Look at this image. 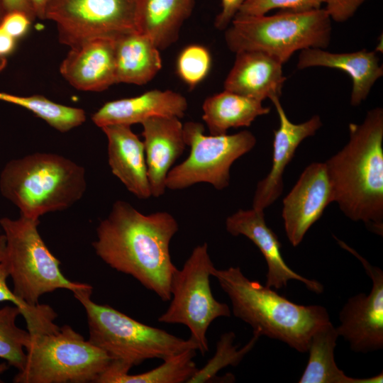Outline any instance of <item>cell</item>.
<instances>
[{
    "instance_id": "35",
    "label": "cell",
    "mask_w": 383,
    "mask_h": 383,
    "mask_svg": "<svg viewBox=\"0 0 383 383\" xmlns=\"http://www.w3.org/2000/svg\"><path fill=\"white\" fill-rule=\"evenodd\" d=\"M222 9L217 15L214 25L219 30L226 29L234 18L238 8L245 0H221Z\"/></svg>"
},
{
    "instance_id": "24",
    "label": "cell",
    "mask_w": 383,
    "mask_h": 383,
    "mask_svg": "<svg viewBox=\"0 0 383 383\" xmlns=\"http://www.w3.org/2000/svg\"><path fill=\"white\" fill-rule=\"evenodd\" d=\"M338 337L331 321L312 334L307 351L309 360L299 383H382V372L368 378H354L337 366L334 350Z\"/></svg>"
},
{
    "instance_id": "11",
    "label": "cell",
    "mask_w": 383,
    "mask_h": 383,
    "mask_svg": "<svg viewBox=\"0 0 383 383\" xmlns=\"http://www.w3.org/2000/svg\"><path fill=\"white\" fill-rule=\"evenodd\" d=\"M139 0H50L45 19L55 23L61 43L70 48L96 39L138 32Z\"/></svg>"
},
{
    "instance_id": "1",
    "label": "cell",
    "mask_w": 383,
    "mask_h": 383,
    "mask_svg": "<svg viewBox=\"0 0 383 383\" xmlns=\"http://www.w3.org/2000/svg\"><path fill=\"white\" fill-rule=\"evenodd\" d=\"M179 230L168 212L143 214L118 200L96 228L92 245L96 255L112 269L138 280L162 301L171 299L173 264L170 245Z\"/></svg>"
},
{
    "instance_id": "31",
    "label": "cell",
    "mask_w": 383,
    "mask_h": 383,
    "mask_svg": "<svg viewBox=\"0 0 383 383\" xmlns=\"http://www.w3.org/2000/svg\"><path fill=\"white\" fill-rule=\"evenodd\" d=\"M211 64L208 50L199 45H192L179 55L177 69L181 79L190 87H194L206 77Z\"/></svg>"
},
{
    "instance_id": "36",
    "label": "cell",
    "mask_w": 383,
    "mask_h": 383,
    "mask_svg": "<svg viewBox=\"0 0 383 383\" xmlns=\"http://www.w3.org/2000/svg\"><path fill=\"white\" fill-rule=\"evenodd\" d=\"M16 39L9 35L0 26V57L6 58L14 50Z\"/></svg>"
},
{
    "instance_id": "16",
    "label": "cell",
    "mask_w": 383,
    "mask_h": 383,
    "mask_svg": "<svg viewBox=\"0 0 383 383\" xmlns=\"http://www.w3.org/2000/svg\"><path fill=\"white\" fill-rule=\"evenodd\" d=\"M141 124L151 196L158 198L165 192L172 166L184 151L183 124L169 116L152 117Z\"/></svg>"
},
{
    "instance_id": "9",
    "label": "cell",
    "mask_w": 383,
    "mask_h": 383,
    "mask_svg": "<svg viewBox=\"0 0 383 383\" xmlns=\"http://www.w3.org/2000/svg\"><path fill=\"white\" fill-rule=\"evenodd\" d=\"M214 267L207 243L195 247L182 267L173 273L170 304L157 318L160 323L187 326L189 338L202 355L209 350L206 333L211 323L231 315L228 306L217 301L211 292L210 277Z\"/></svg>"
},
{
    "instance_id": "26",
    "label": "cell",
    "mask_w": 383,
    "mask_h": 383,
    "mask_svg": "<svg viewBox=\"0 0 383 383\" xmlns=\"http://www.w3.org/2000/svg\"><path fill=\"white\" fill-rule=\"evenodd\" d=\"M196 350L190 349L163 360L158 367L137 374L131 367L113 360L96 383H187L197 367L194 361Z\"/></svg>"
},
{
    "instance_id": "27",
    "label": "cell",
    "mask_w": 383,
    "mask_h": 383,
    "mask_svg": "<svg viewBox=\"0 0 383 383\" xmlns=\"http://www.w3.org/2000/svg\"><path fill=\"white\" fill-rule=\"evenodd\" d=\"M0 100L29 110L62 133L82 125L86 120L83 109L60 104L40 95L22 96L0 92Z\"/></svg>"
},
{
    "instance_id": "13",
    "label": "cell",
    "mask_w": 383,
    "mask_h": 383,
    "mask_svg": "<svg viewBox=\"0 0 383 383\" xmlns=\"http://www.w3.org/2000/svg\"><path fill=\"white\" fill-rule=\"evenodd\" d=\"M333 202L325 162H312L283 199L282 216L290 243L298 246L309 229Z\"/></svg>"
},
{
    "instance_id": "21",
    "label": "cell",
    "mask_w": 383,
    "mask_h": 383,
    "mask_svg": "<svg viewBox=\"0 0 383 383\" xmlns=\"http://www.w3.org/2000/svg\"><path fill=\"white\" fill-rule=\"evenodd\" d=\"M108 140L111 170L137 198L151 197L143 142L129 126L110 125L101 128Z\"/></svg>"
},
{
    "instance_id": "7",
    "label": "cell",
    "mask_w": 383,
    "mask_h": 383,
    "mask_svg": "<svg viewBox=\"0 0 383 383\" xmlns=\"http://www.w3.org/2000/svg\"><path fill=\"white\" fill-rule=\"evenodd\" d=\"M26 353L15 383H96L113 360L68 325L30 335Z\"/></svg>"
},
{
    "instance_id": "15",
    "label": "cell",
    "mask_w": 383,
    "mask_h": 383,
    "mask_svg": "<svg viewBox=\"0 0 383 383\" xmlns=\"http://www.w3.org/2000/svg\"><path fill=\"white\" fill-rule=\"evenodd\" d=\"M270 100L277 112L279 125L274 131L271 170L257 183L253 196L252 208L261 211H264L281 196L286 167L294 157L301 143L313 135L322 126L318 115H314L303 123H294L287 116L279 97H273Z\"/></svg>"
},
{
    "instance_id": "17",
    "label": "cell",
    "mask_w": 383,
    "mask_h": 383,
    "mask_svg": "<svg viewBox=\"0 0 383 383\" xmlns=\"http://www.w3.org/2000/svg\"><path fill=\"white\" fill-rule=\"evenodd\" d=\"M115 41L96 39L70 48L60 65L61 74L82 91H101L116 83Z\"/></svg>"
},
{
    "instance_id": "6",
    "label": "cell",
    "mask_w": 383,
    "mask_h": 383,
    "mask_svg": "<svg viewBox=\"0 0 383 383\" xmlns=\"http://www.w3.org/2000/svg\"><path fill=\"white\" fill-rule=\"evenodd\" d=\"M331 29L325 9L287 11L272 16L234 17L226 28L225 40L235 53L259 51L284 65L298 50L326 48Z\"/></svg>"
},
{
    "instance_id": "14",
    "label": "cell",
    "mask_w": 383,
    "mask_h": 383,
    "mask_svg": "<svg viewBox=\"0 0 383 383\" xmlns=\"http://www.w3.org/2000/svg\"><path fill=\"white\" fill-rule=\"evenodd\" d=\"M226 229L233 236H245L258 248L267 266L265 282L267 287L279 289L286 287L289 280H297L314 293L323 292L321 282L299 274L286 264L280 251L281 243L267 225L264 211L253 208L239 209L226 218Z\"/></svg>"
},
{
    "instance_id": "38",
    "label": "cell",
    "mask_w": 383,
    "mask_h": 383,
    "mask_svg": "<svg viewBox=\"0 0 383 383\" xmlns=\"http://www.w3.org/2000/svg\"><path fill=\"white\" fill-rule=\"evenodd\" d=\"M32 7L35 16L40 19H45V11L50 0H27Z\"/></svg>"
},
{
    "instance_id": "32",
    "label": "cell",
    "mask_w": 383,
    "mask_h": 383,
    "mask_svg": "<svg viewBox=\"0 0 383 383\" xmlns=\"http://www.w3.org/2000/svg\"><path fill=\"white\" fill-rule=\"evenodd\" d=\"M326 0H245L234 17L265 15L276 9L306 11L321 8Z\"/></svg>"
},
{
    "instance_id": "28",
    "label": "cell",
    "mask_w": 383,
    "mask_h": 383,
    "mask_svg": "<svg viewBox=\"0 0 383 383\" xmlns=\"http://www.w3.org/2000/svg\"><path fill=\"white\" fill-rule=\"evenodd\" d=\"M5 238L0 235V302L9 301L19 308L26 321L27 330L30 335H38L55 331L59 326L55 320L57 313L47 304L30 306L18 299L6 283L9 272L5 257Z\"/></svg>"
},
{
    "instance_id": "25",
    "label": "cell",
    "mask_w": 383,
    "mask_h": 383,
    "mask_svg": "<svg viewBox=\"0 0 383 383\" xmlns=\"http://www.w3.org/2000/svg\"><path fill=\"white\" fill-rule=\"evenodd\" d=\"M202 109V119L213 135L226 134L231 128L248 127L270 111L262 101L226 90L208 97Z\"/></svg>"
},
{
    "instance_id": "2",
    "label": "cell",
    "mask_w": 383,
    "mask_h": 383,
    "mask_svg": "<svg viewBox=\"0 0 383 383\" xmlns=\"http://www.w3.org/2000/svg\"><path fill=\"white\" fill-rule=\"evenodd\" d=\"M349 140L326 162L333 201L353 221L383 235V109L349 124Z\"/></svg>"
},
{
    "instance_id": "39",
    "label": "cell",
    "mask_w": 383,
    "mask_h": 383,
    "mask_svg": "<svg viewBox=\"0 0 383 383\" xmlns=\"http://www.w3.org/2000/svg\"><path fill=\"white\" fill-rule=\"evenodd\" d=\"M8 12V9L3 0H0V24L6 13ZM7 63L6 58L0 57V73L6 67Z\"/></svg>"
},
{
    "instance_id": "5",
    "label": "cell",
    "mask_w": 383,
    "mask_h": 383,
    "mask_svg": "<svg viewBox=\"0 0 383 383\" xmlns=\"http://www.w3.org/2000/svg\"><path fill=\"white\" fill-rule=\"evenodd\" d=\"M92 287L73 292L84 307L89 340L113 360L131 367L150 359L165 360L197 345L158 328L139 322L109 305L91 299Z\"/></svg>"
},
{
    "instance_id": "30",
    "label": "cell",
    "mask_w": 383,
    "mask_h": 383,
    "mask_svg": "<svg viewBox=\"0 0 383 383\" xmlns=\"http://www.w3.org/2000/svg\"><path fill=\"white\" fill-rule=\"evenodd\" d=\"M260 335L253 333L251 339L242 348L234 344L235 335L233 332H226L221 335L216 343L213 356L201 369H197L187 383L210 382L216 377L217 373L227 366H236L244 357L252 350Z\"/></svg>"
},
{
    "instance_id": "23",
    "label": "cell",
    "mask_w": 383,
    "mask_h": 383,
    "mask_svg": "<svg viewBox=\"0 0 383 383\" xmlns=\"http://www.w3.org/2000/svg\"><path fill=\"white\" fill-rule=\"evenodd\" d=\"M115 58L116 83L147 84L162 67L159 50L139 32L116 40Z\"/></svg>"
},
{
    "instance_id": "29",
    "label": "cell",
    "mask_w": 383,
    "mask_h": 383,
    "mask_svg": "<svg viewBox=\"0 0 383 383\" xmlns=\"http://www.w3.org/2000/svg\"><path fill=\"white\" fill-rule=\"evenodd\" d=\"M21 312L18 307L6 306L0 309V358L14 367L18 371L23 370L26 358V348L30 334L16 325Z\"/></svg>"
},
{
    "instance_id": "34",
    "label": "cell",
    "mask_w": 383,
    "mask_h": 383,
    "mask_svg": "<svg viewBox=\"0 0 383 383\" xmlns=\"http://www.w3.org/2000/svg\"><path fill=\"white\" fill-rule=\"evenodd\" d=\"M33 20L28 15L21 11H8L0 26L15 39L21 38L28 31Z\"/></svg>"
},
{
    "instance_id": "12",
    "label": "cell",
    "mask_w": 383,
    "mask_h": 383,
    "mask_svg": "<svg viewBox=\"0 0 383 383\" xmlns=\"http://www.w3.org/2000/svg\"><path fill=\"white\" fill-rule=\"evenodd\" d=\"M338 244L362 264L372 286L370 294L360 293L348 299L339 313V336L355 353H367L383 348V272L343 241Z\"/></svg>"
},
{
    "instance_id": "22",
    "label": "cell",
    "mask_w": 383,
    "mask_h": 383,
    "mask_svg": "<svg viewBox=\"0 0 383 383\" xmlns=\"http://www.w3.org/2000/svg\"><path fill=\"white\" fill-rule=\"evenodd\" d=\"M194 6V0H139L138 31L148 37L159 50L166 49L178 39Z\"/></svg>"
},
{
    "instance_id": "33",
    "label": "cell",
    "mask_w": 383,
    "mask_h": 383,
    "mask_svg": "<svg viewBox=\"0 0 383 383\" xmlns=\"http://www.w3.org/2000/svg\"><path fill=\"white\" fill-rule=\"evenodd\" d=\"M367 0H326L324 8L331 20L342 23L350 18Z\"/></svg>"
},
{
    "instance_id": "10",
    "label": "cell",
    "mask_w": 383,
    "mask_h": 383,
    "mask_svg": "<svg viewBox=\"0 0 383 383\" xmlns=\"http://www.w3.org/2000/svg\"><path fill=\"white\" fill-rule=\"evenodd\" d=\"M184 142L190 148L188 157L172 168L166 179V187L180 190L205 182L218 190L229 185L233 163L249 152L257 140L252 133L242 131L235 134L206 135L199 122L183 125Z\"/></svg>"
},
{
    "instance_id": "3",
    "label": "cell",
    "mask_w": 383,
    "mask_h": 383,
    "mask_svg": "<svg viewBox=\"0 0 383 383\" xmlns=\"http://www.w3.org/2000/svg\"><path fill=\"white\" fill-rule=\"evenodd\" d=\"M211 276L228 296L236 318L250 325L253 333L282 341L299 353H306L312 334L330 321L325 307L295 304L250 280L239 267H214Z\"/></svg>"
},
{
    "instance_id": "18",
    "label": "cell",
    "mask_w": 383,
    "mask_h": 383,
    "mask_svg": "<svg viewBox=\"0 0 383 383\" xmlns=\"http://www.w3.org/2000/svg\"><path fill=\"white\" fill-rule=\"evenodd\" d=\"M186 98L171 90L153 89L139 96L104 104L91 119L99 128L110 125L142 123L156 116L182 118L187 109Z\"/></svg>"
},
{
    "instance_id": "4",
    "label": "cell",
    "mask_w": 383,
    "mask_h": 383,
    "mask_svg": "<svg viewBox=\"0 0 383 383\" xmlns=\"http://www.w3.org/2000/svg\"><path fill=\"white\" fill-rule=\"evenodd\" d=\"M87 188L84 169L57 154L35 152L13 159L0 174V192L21 216L39 220L49 212L66 209Z\"/></svg>"
},
{
    "instance_id": "20",
    "label": "cell",
    "mask_w": 383,
    "mask_h": 383,
    "mask_svg": "<svg viewBox=\"0 0 383 383\" xmlns=\"http://www.w3.org/2000/svg\"><path fill=\"white\" fill-rule=\"evenodd\" d=\"M297 68L323 67L343 70L352 80L350 104L359 106L368 96L374 83L383 75V67L376 51L365 49L336 53L321 48L301 50Z\"/></svg>"
},
{
    "instance_id": "40",
    "label": "cell",
    "mask_w": 383,
    "mask_h": 383,
    "mask_svg": "<svg viewBox=\"0 0 383 383\" xmlns=\"http://www.w3.org/2000/svg\"><path fill=\"white\" fill-rule=\"evenodd\" d=\"M9 366L7 362L0 363V383L3 382L1 375L9 369Z\"/></svg>"
},
{
    "instance_id": "37",
    "label": "cell",
    "mask_w": 383,
    "mask_h": 383,
    "mask_svg": "<svg viewBox=\"0 0 383 383\" xmlns=\"http://www.w3.org/2000/svg\"><path fill=\"white\" fill-rule=\"evenodd\" d=\"M8 11H21L26 13L30 16L32 20H34L36 16L27 0H3Z\"/></svg>"
},
{
    "instance_id": "41",
    "label": "cell",
    "mask_w": 383,
    "mask_h": 383,
    "mask_svg": "<svg viewBox=\"0 0 383 383\" xmlns=\"http://www.w3.org/2000/svg\"><path fill=\"white\" fill-rule=\"evenodd\" d=\"M0 235H1V228H0Z\"/></svg>"
},
{
    "instance_id": "8",
    "label": "cell",
    "mask_w": 383,
    "mask_h": 383,
    "mask_svg": "<svg viewBox=\"0 0 383 383\" xmlns=\"http://www.w3.org/2000/svg\"><path fill=\"white\" fill-rule=\"evenodd\" d=\"M38 224L39 220L23 216L16 219H0L12 290L18 299L33 306L39 304V299L45 294L57 289L74 292L91 287L70 281L63 275L60 262L50 251L38 232Z\"/></svg>"
},
{
    "instance_id": "19",
    "label": "cell",
    "mask_w": 383,
    "mask_h": 383,
    "mask_svg": "<svg viewBox=\"0 0 383 383\" xmlns=\"http://www.w3.org/2000/svg\"><path fill=\"white\" fill-rule=\"evenodd\" d=\"M235 60L224 82V90L263 101L279 97L286 77L283 64L259 51L235 53Z\"/></svg>"
}]
</instances>
